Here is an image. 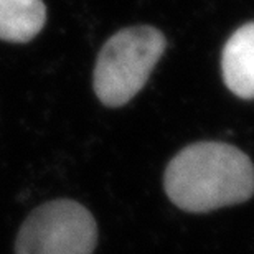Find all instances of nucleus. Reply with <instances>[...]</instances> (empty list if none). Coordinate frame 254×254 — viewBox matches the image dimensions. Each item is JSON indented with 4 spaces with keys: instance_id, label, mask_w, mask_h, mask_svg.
I'll return each mask as SVG.
<instances>
[{
    "instance_id": "obj_1",
    "label": "nucleus",
    "mask_w": 254,
    "mask_h": 254,
    "mask_svg": "<svg viewBox=\"0 0 254 254\" xmlns=\"http://www.w3.org/2000/svg\"><path fill=\"white\" fill-rule=\"evenodd\" d=\"M165 191L175 206L206 213L254 195V165L245 152L223 142H198L167 165Z\"/></svg>"
},
{
    "instance_id": "obj_2",
    "label": "nucleus",
    "mask_w": 254,
    "mask_h": 254,
    "mask_svg": "<svg viewBox=\"0 0 254 254\" xmlns=\"http://www.w3.org/2000/svg\"><path fill=\"white\" fill-rule=\"evenodd\" d=\"M167 48V40L154 27H130L113 35L103 50L93 73L98 99L109 108L127 104L149 79Z\"/></svg>"
},
{
    "instance_id": "obj_3",
    "label": "nucleus",
    "mask_w": 254,
    "mask_h": 254,
    "mask_svg": "<svg viewBox=\"0 0 254 254\" xmlns=\"http://www.w3.org/2000/svg\"><path fill=\"white\" fill-rule=\"evenodd\" d=\"M98 226L89 210L73 200H53L23 221L15 254H93Z\"/></svg>"
},
{
    "instance_id": "obj_4",
    "label": "nucleus",
    "mask_w": 254,
    "mask_h": 254,
    "mask_svg": "<svg viewBox=\"0 0 254 254\" xmlns=\"http://www.w3.org/2000/svg\"><path fill=\"white\" fill-rule=\"evenodd\" d=\"M223 79L241 99H254V22L243 25L228 38L221 55Z\"/></svg>"
},
{
    "instance_id": "obj_5",
    "label": "nucleus",
    "mask_w": 254,
    "mask_h": 254,
    "mask_svg": "<svg viewBox=\"0 0 254 254\" xmlns=\"http://www.w3.org/2000/svg\"><path fill=\"white\" fill-rule=\"evenodd\" d=\"M47 23L43 0H0V40L28 43Z\"/></svg>"
}]
</instances>
